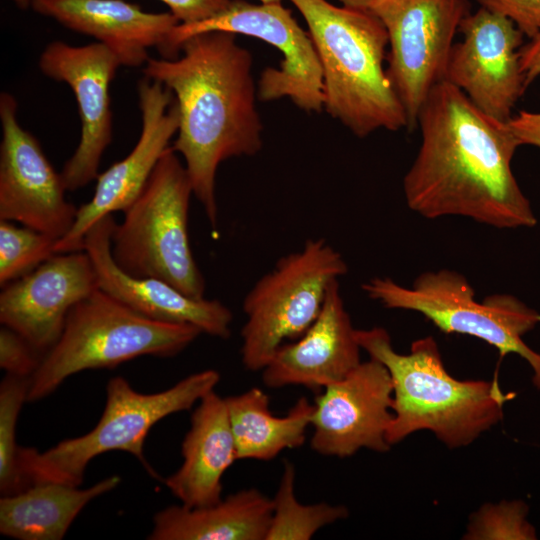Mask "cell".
<instances>
[{"mask_svg": "<svg viewBox=\"0 0 540 540\" xmlns=\"http://www.w3.org/2000/svg\"><path fill=\"white\" fill-rule=\"evenodd\" d=\"M528 505L521 500L485 504L472 514L464 535L469 540H535V527L528 521Z\"/></svg>", "mask_w": 540, "mask_h": 540, "instance_id": "obj_28", "label": "cell"}, {"mask_svg": "<svg viewBox=\"0 0 540 540\" xmlns=\"http://www.w3.org/2000/svg\"><path fill=\"white\" fill-rule=\"evenodd\" d=\"M42 355L18 332L2 325L0 329V367L6 374L31 377Z\"/></svg>", "mask_w": 540, "mask_h": 540, "instance_id": "obj_29", "label": "cell"}, {"mask_svg": "<svg viewBox=\"0 0 540 540\" xmlns=\"http://www.w3.org/2000/svg\"><path fill=\"white\" fill-rule=\"evenodd\" d=\"M1 288V324L18 332L42 356L58 341L71 308L99 289L85 250L56 253Z\"/></svg>", "mask_w": 540, "mask_h": 540, "instance_id": "obj_17", "label": "cell"}, {"mask_svg": "<svg viewBox=\"0 0 540 540\" xmlns=\"http://www.w3.org/2000/svg\"><path fill=\"white\" fill-rule=\"evenodd\" d=\"M19 8L26 9L29 6H32V4L36 0H12Z\"/></svg>", "mask_w": 540, "mask_h": 540, "instance_id": "obj_35", "label": "cell"}, {"mask_svg": "<svg viewBox=\"0 0 540 540\" xmlns=\"http://www.w3.org/2000/svg\"><path fill=\"white\" fill-rule=\"evenodd\" d=\"M417 125L421 143L403 179L412 211L427 219L466 217L499 229L537 224L512 171L520 145L507 123L480 111L444 80L430 92Z\"/></svg>", "mask_w": 540, "mask_h": 540, "instance_id": "obj_1", "label": "cell"}, {"mask_svg": "<svg viewBox=\"0 0 540 540\" xmlns=\"http://www.w3.org/2000/svg\"><path fill=\"white\" fill-rule=\"evenodd\" d=\"M181 24H191L223 11L232 0H160Z\"/></svg>", "mask_w": 540, "mask_h": 540, "instance_id": "obj_31", "label": "cell"}, {"mask_svg": "<svg viewBox=\"0 0 540 540\" xmlns=\"http://www.w3.org/2000/svg\"><path fill=\"white\" fill-rule=\"evenodd\" d=\"M29 378L6 374L0 385V490L2 495L25 488L18 471L16 424L28 401Z\"/></svg>", "mask_w": 540, "mask_h": 540, "instance_id": "obj_27", "label": "cell"}, {"mask_svg": "<svg viewBox=\"0 0 540 540\" xmlns=\"http://www.w3.org/2000/svg\"><path fill=\"white\" fill-rule=\"evenodd\" d=\"M137 90L142 119L139 139L125 158L99 173L91 200L78 207L71 230L56 243V253L83 250L91 226L106 215L126 210L178 131L179 110L173 93L147 77L139 81Z\"/></svg>", "mask_w": 540, "mask_h": 540, "instance_id": "obj_15", "label": "cell"}, {"mask_svg": "<svg viewBox=\"0 0 540 540\" xmlns=\"http://www.w3.org/2000/svg\"><path fill=\"white\" fill-rule=\"evenodd\" d=\"M183 463L164 480L170 492L189 508L222 499V478L238 460L225 398L214 390L199 401L182 444Z\"/></svg>", "mask_w": 540, "mask_h": 540, "instance_id": "obj_21", "label": "cell"}, {"mask_svg": "<svg viewBox=\"0 0 540 540\" xmlns=\"http://www.w3.org/2000/svg\"><path fill=\"white\" fill-rule=\"evenodd\" d=\"M348 271L342 255L325 239H308L281 257L243 301L241 358L261 371L286 341L298 339L321 312L330 284Z\"/></svg>", "mask_w": 540, "mask_h": 540, "instance_id": "obj_9", "label": "cell"}, {"mask_svg": "<svg viewBox=\"0 0 540 540\" xmlns=\"http://www.w3.org/2000/svg\"><path fill=\"white\" fill-rule=\"evenodd\" d=\"M219 380L216 370L207 369L183 378L164 391L147 394L133 389L123 377L110 379L104 411L91 431L65 439L44 452L19 446L17 464L25 488L44 482L80 486L89 462L116 450L132 454L150 475L158 477L143 453L149 431L163 418L189 410L213 391Z\"/></svg>", "mask_w": 540, "mask_h": 540, "instance_id": "obj_6", "label": "cell"}, {"mask_svg": "<svg viewBox=\"0 0 540 540\" xmlns=\"http://www.w3.org/2000/svg\"><path fill=\"white\" fill-rule=\"evenodd\" d=\"M361 350L335 280L316 320L298 339L275 352L261 370L262 381L269 388L298 385L322 391L361 363Z\"/></svg>", "mask_w": 540, "mask_h": 540, "instance_id": "obj_19", "label": "cell"}, {"mask_svg": "<svg viewBox=\"0 0 540 540\" xmlns=\"http://www.w3.org/2000/svg\"><path fill=\"white\" fill-rule=\"evenodd\" d=\"M18 104L0 94V220L18 222L56 239L72 228L78 208L66 200L61 173L17 119Z\"/></svg>", "mask_w": 540, "mask_h": 540, "instance_id": "obj_12", "label": "cell"}, {"mask_svg": "<svg viewBox=\"0 0 540 540\" xmlns=\"http://www.w3.org/2000/svg\"><path fill=\"white\" fill-rule=\"evenodd\" d=\"M252 65L236 34L206 32L185 40L177 58L149 57L142 69L144 77L159 81L175 97L179 126L171 147L183 157L193 195L213 228L218 166L262 149Z\"/></svg>", "mask_w": 540, "mask_h": 540, "instance_id": "obj_2", "label": "cell"}, {"mask_svg": "<svg viewBox=\"0 0 540 540\" xmlns=\"http://www.w3.org/2000/svg\"><path fill=\"white\" fill-rule=\"evenodd\" d=\"M192 185L185 165L168 147L111 236V254L127 274L167 282L185 295L205 298V280L188 233Z\"/></svg>", "mask_w": 540, "mask_h": 540, "instance_id": "obj_7", "label": "cell"}, {"mask_svg": "<svg viewBox=\"0 0 540 540\" xmlns=\"http://www.w3.org/2000/svg\"><path fill=\"white\" fill-rule=\"evenodd\" d=\"M311 448L323 455L350 457L362 448L386 452L393 419V385L377 360L361 362L314 401Z\"/></svg>", "mask_w": 540, "mask_h": 540, "instance_id": "obj_16", "label": "cell"}, {"mask_svg": "<svg viewBox=\"0 0 540 540\" xmlns=\"http://www.w3.org/2000/svg\"><path fill=\"white\" fill-rule=\"evenodd\" d=\"M261 3H281L282 0H258Z\"/></svg>", "mask_w": 540, "mask_h": 540, "instance_id": "obj_36", "label": "cell"}, {"mask_svg": "<svg viewBox=\"0 0 540 540\" xmlns=\"http://www.w3.org/2000/svg\"><path fill=\"white\" fill-rule=\"evenodd\" d=\"M481 7L511 20L524 36L540 32V0H475Z\"/></svg>", "mask_w": 540, "mask_h": 540, "instance_id": "obj_30", "label": "cell"}, {"mask_svg": "<svg viewBox=\"0 0 540 540\" xmlns=\"http://www.w3.org/2000/svg\"><path fill=\"white\" fill-rule=\"evenodd\" d=\"M519 145L540 148V112L521 110L507 122Z\"/></svg>", "mask_w": 540, "mask_h": 540, "instance_id": "obj_32", "label": "cell"}, {"mask_svg": "<svg viewBox=\"0 0 540 540\" xmlns=\"http://www.w3.org/2000/svg\"><path fill=\"white\" fill-rule=\"evenodd\" d=\"M342 3V5L357 9H366L368 10V7L374 0H338Z\"/></svg>", "mask_w": 540, "mask_h": 540, "instance_id": "obj_34", "label": "cell"}, {"mask_svg": "<svg viewBox=\"0 0 540 540\" xmlns=\"http://www.w3.org/2000/svg\"><path fill=\"white\" fill-rule=\"evenodd\" d=\"M201 330L148 318L97 289L69 311L56 344L29 378L28 401L52 394L84 370L112 369L140 356L173 357Z\"/></svg>", "mask_w": 540, "mask_h": 540, "instance_id": "obj_5", "label": "cell"}, {"mask_svg": "<svg viewBox=\"0 0 540 540\" xmlns=\"http://www.w3.org/2000/svg\"><path fill=\"white\" fill-rule=\"evenodd\" d=\"M362 288L386 308L418 312L445 333L487 342L501 357L509 353L521 356L533 371V385L540 390V353L522 339L540 323V313L515 296L492 294L476 301L467 279L448 269L424 272L410 287L388 277H374Z\"/></svg>", "mask_w": 540, "mask_h": 540, "instance_id": "obj_8", "label": "cell"}, {"mask_svg": "<svg viewBox=\"0 0 540 540\" xmlns=\"http://www.w3.org/2000/svg\"><path fill=\"white\" fill-rule=\"evenodd\" d=\"M444 80L461 90L483 113L507 123L526 90L519 50L523 33L506 17L480 7L461 22Z\"/></svg>", "mask_w": 540, "mask_h": 540, "instance_id": "obj_13", "label": "cell"}, {"mask_svg": "<svg viewBox=\"0 0 540 540\" xmlns=\"http://www.w3.org/2000/svg\"><path fill=\"white\" fill-rule=\"evenodd\" d=\"M58 239L35 229L0 220V285L17 280L56 254Z\"/></svg>", "mask_w": 540, "mask_h": 540, "instance_id": "obj_26", "label": "cell"}, {"mask_svg": "<svg viewBox=\"0 0 540 540\" xmlns=\"http://www.w3.org/2000/svg\"><path fill=\"white\" fill-rule=\"evenodd\" d=\"M295 475L294 465L284 462L280 483L272 498L266 540H309L324 526L348 516V509L343 505L300 503L295 494Z\"/></svg>", "mask_w": 540, "mask_h": 540, "instance_id": "obj_25", "label": "cell"}, {"mask_svg": "<svg viewBox=\"0 0 540 540\" xmlns=\"http://www.w3.org/2000/svg\"><path fill=\"white\" fill-rule=\"evenodd\" d=\"M368 10L387 31V75L413 128L430 92L444 81L468 1L374 0Z\"/></svg>", "mask_w": 540, "mask_h": 540, "instance_id": "obj_11", "label": "cell"}, {"mask_svg": "<svg viewBox=\"0 0 540 540\" xmlns=\"http://www.w3.org/2000/svg\"><path fill=\"white\" fill-rule=\"evenodd\" d=\"M121 482L109 476L80 489L57 482L36 483L0 499V532L19 540H60L92 500L112 491Z\"/></svg>", "mask_w": 540, "mask_h": 540, "instance_id": "obj_23", "label": "cell"}, {"mask_svg": "<svg viewBox=\"0 0 540 540\" xmlns=\"http://www.w3.org/2000/svg\"><path fill=\"white\" fill-rule=\"evenodd\" d=\"M303 16L322 69L324 107L354 135L408 128L384 68L387 31L369 10L327 0H289Z\"/></svg>", "mask_w": 540, "mask_h": 540, "instance_id": "obj_4", "label": "cell"}, {"mask_svg": "<svg viewBox=\"0 0 540 540\" xmlns=\"http://www.w3.org/2000/svg\"><path fill=\"white\" fill-rule=\"evenodd\" d=\"M519 60L525 84L528 87L540 76V32L521 46Z\"/></svg>", "mask_w": 540, "mask_h": 540, "instance_id": "obj_33", "label": "cell"}, {"mask_svg": "<svg viewBox=\"0 0 540 540\" xmlns=\"http://www.w3.org/2000/svg\"><path fill=\"white\" fill-rule=\"evenodd\" d=\"M206 32L255 37L282 53L279 68H266L260 75L259 100L267 102L288 97L306 112L323 110L322 69L313 41L282 3L251 4L232 0L227 8L210 18L176 25L159 53L164 59H175L185 40Z\"/></svg>", "mask_w": 540, "mask_h": 540, "instance_id": "obj_10", "label": "cell"}, {"mask_svg": "<svg viewBox=\"0 0 540 540\" xmlns=\"http://www.w3.org/2000/svg\"><path fill=\"white\" fill-rule=\"evenodd\" d=\"M38 64L46 77L66 83L78 104L80 141L60 172L66 190L76 191L96 180L103 153L112 141L109 89L121 64L99 42L73 46L63 41L47 44Z\"/></svg>", "mask_w": 540, "mask_h": 540, "instance_id": "obj_14", "label": "cell"}, {"mask_svg": "<svg viewBox=\"0 0 540 540\" xmlns=\"http://www.w3.org/2000/svg\"><path fill=\"white\" fill-rule=\"evenodd\" d=\"M115 225L113 215H106L84 237L83 250L93 263L100 290L148 318L190 324L221 339L230 337L233 316L222 302L194 299L165 281L134 277L120 269L111 254Z\"/></svg>", "mask_w": 540, "mask_h": 540, "instance_id": "obj_18", "label": "cell"}, {"mask_svg": "<svg viewBox=\"0 0 540 540\" xmlns=\"http://www.w3.org/2000/svg\"><path fill=\"white\" fill-rule=\"evenodd\" d=\"M35 12L74 32L93 37L118 58L121 66H144L148 49L164 46L179 24L169 11L152 13L124 0H36Z\"/></svg>", "mask_w": 540, "mask_h": 540, "instance_id": "obj_20", "label": "cell"}, {"mask_svg": "<svg viewBox=\"0 0 540 540\" xmlns=\"http://www.w3.org/2000/svg\"><path fill=\"white\" fill-rule=\"evenodd\" d=\"M356 340L387 368L392 380L394 415L386 434L390 445L429 430L448 448L467 446L502 420L505 403L516 396L504 393L496 379L452 377L431 336L414 341L408 354L395 351L382 327L356 329Z\"/></svg>", "mask_w": 540, "mask_h": 540, "instance_id": "obj_3", "label": "cell"}, {"mask_svg": "<svg viewBox=\"0 0 540 540\" xmlns=\"http://www.w3.org/2000/svg\"><path fill=\"white\" fill-rule=\"evenodd\" d=\"M272 499L242 489L205 507L169 506L157 512L149 540H266Z\"/></svg>", "mask_w": 540, "mask_h": 540, "instance_id": "obj_22", "label": "cell"}, {"mask_svg": "<svg viewBox=\"0 0 540 540\" xmlns=\"http://www.w3.org/2000/svg\"><path fill=\"white\" fill-rule=\"evenodd\" d=\"M225 401L238 460L268 461L285 449L304 444L314 410V404L305 397L283 417L271 413L268 396L257 387Z\"/></svg>", "mask_w": 540, "mask_h": 540, "instance_id": "obj_24", "label": "cell"}]
</instances>
